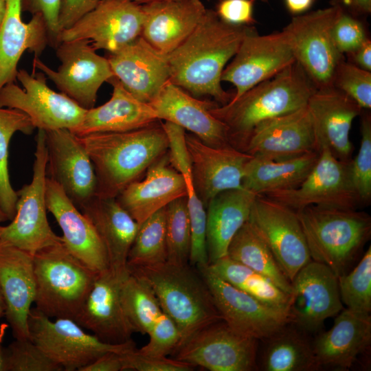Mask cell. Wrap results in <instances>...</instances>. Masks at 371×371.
I'll return each instance as SVG.
<instances>
[{"label": "cell", "instance_id": "obj_17", "mask_svg": "<svg viewBox=\"0 0 371 371\" xmlns=\"http://www.w3.org/2000/svg\"><path fill=\"white\" fill-rule=\"evenodd\" d=\"M224 320L235 330L257 340H263L291 323L289 315L271 307L236 288L208 265L196 267Z\"/></svg>", "mask_w": 371, "mask_h": 371}, {"label": "cell", "instance_id": "obj_23", "mask_svg": "<svg viewBox=\"0 0 371 371\" xmlns=\"http://www.w3.org/2000/svg\"><path fill=\"white\" fill-rule=\"evenodd\" d=\"M113 76L138 100L150 104L170 80L167 55L152 47L142 36L109 53Z\"/></svg>", "mask_w": 371, "mask_h": 371}, {"label": "cell", "instance_id": "obj_50", "mask_svg": "<svg viewBox=\"0 0 371 371\" xmlns=\"http://www.w3.org/2000/svg\"><path fill=\"white\" fill-rule=\"evenodd\" d=\"M63 0H21L22 11L32 15L41 14L46 23L49 45L56 47L58 45L60 30L58 16Z\"/></svg>", "mask_w": 371, "mask_h": 371}, {"label": "cell", "instance_id": "obj_9", "mask_svg": "<svg viewBox=\"0 0 371 371\" xmlns=\"http://www.w3.org/2000/svg\"><path fill=\"white\" fill-rule=\"evenodd\" d=\"M28 330L30 340L65 371H80L106 352L124 353L136 348L133 339L120 344L105 343L74 320H53L36 308L30 311Z\"/></svg>", "mask_w": 371, "mask_h": 371}, {"label": "cell", "instance_id": "obj_11", "mask_svg": "<svg viewBox=\"0 0 371 371\" xmlns=\"http://www.w3.org/2000/svg\"><path fill=\"white\" fill-rule=\"evenodd\" d=\"M55 49L60 62L57 70L38 56L33 59V69L43 72L61 93L82 108L94 107L100 87L114 77L108 58L98 55L86 40L63 41Z\"/></svg>", "mask_w": 371, "mask_h": 371}, {"label": "cell", "instance_id": "obj_6", "mask_svg": "<svg viewBox=\"0 0 371 371\" xmlns=\"http://www.w3.org/2000/svg\"><path fill=\"white\" fill-rule=\"evenodd\" d=\"M35 308L49 318L74 320L97 278L60 243L33 254Z\"/></svg>", "mask_w": 371, "mask_h": 371}, {"label": "cell", "instance_id": "obj_1", "mask_svg": "<svg viewBox=\"0 0 371 371\" xmlns=\"http://www.w3.org/2000/svg\"><path fill=\"white\" fill-rule=\"evenodd\" d=\"M256 30L222 21L214 10L205 13L190 35L167 55L170 81L194 96L210 95L220 105L234 94L221 86L222 73L243 38Z\"/></svg>", "mask_w": 371, "mask_h": 371}, {"label": "cell", "instance_id": "obj_33", "mask_svg": "<svg viewBox=\"0 0 371 371\" xmlns=\"http://www.w3.org/2000/svg\"><path fill=\"white\" fill-rule=\"evenodd\" d=\"M258 194L244 188L225 190L206 207V246L208 265L225 257L229 245L248 221Z\"/></svg>", "mask_w": 371, "mask_h": 371}, {"label": "cell", "instance_id": "obj_36", "mask_svg": "<svg viewBox=\"0 0 371 371\" xmlns=\"http://www.w3.org/2000/svg\"><path fill=\"white\" fill-rule=\"evenodd\" d=\"M307 333L289 323L265 341L260 367L265 371H313L319 369Z\"/></svg>", "mask_w": 371, "mask_h": 371}, {"label": "cell", "instance_id": "obj_37", "mask_svg": "<svg viewBox=\"0 0 371 371\" xmlns=\"http://www.w3.org/2000/svg\"><path fill=\"white\" fill-rule=\"evenodd\" d=\"M227 256L265 276L290 295L291 282L278 266L271 251L247 221L231 240Z\"/></svg>", "mask_w": 371, "mask_h": 371}, {"label": "cell", "instance_id": "obj_3", "mask_svg": "<svg viewBox=\"0 0 371 371\" xmlns=\"http://www.w3.org/2000/svg\"><path fill=\"white\" fill-rule=\"evenodd\" d=\"M316 90L295 61L238 98L224 105L217 103L210 112L227 127L230 145L243 151L258 124L304 106Z\"/></svg>", "mask_w": 371, "mask_h": 371}, {"label": "cell", "instance_id": "obj_25", "mask_svg": "<svg viewBox=\"0 0 371 371\" xmlns=\"http://www.w3.org/2000/svg\"><path fill=\"white\" fill-rule=\"evenodd\" d=\"M216 104L191 96L168 80L149 104L159 120L170 122L192 132L208 146H229L227 127L210 112Z\"/></svg>", "mask_w": 371, "mask_h": 371}, {"label": "cell", "instance_id": "obj_52", "mask_svg": "<svg viewBox=\"0 0 371 371\" xmlns=\"http://www.w3.org/2000/svg\"><path fill=\"white\" fill-rule=\"evenodd\" d=\"M101 0H63L58 16L60 32L70 27L94 9Z\"/></svg>", "mask_w": 371, "mask_h": 371}, {"label": "cell", "instance_id": "obj_29", "mask_svg": "<svg viewBox=\"0 0 371 371\" xmlns=\"http://www.w3.org/2000/svg\"><path fill=\"white\" fill-rule=\"evenodd\" d=\"M186 195L184 179L172 166L166 153L147 168L144 179L130 183L116 199L140 225L174 200Z\"/></svg>", "mask_w": 371, "mask_h": 371}, {"label": "cell", "instance_id": "obj_43", "mask_svg": "<svg viewBox=\"0 0 371 371\" xmlns=\"http://www.w3.org/2000/svg\"><path fill=\"white\" fill-rule=\"evenodd\" d=\"M341 302L360 313H371V247L349 273L338 276Z\"/></svg>", "mask_w": 371, "mask_h": 371}, {"label": "cell", "instance_id": "obj_55", "mask_svg": "<svg viewBox=\"0 0 371 371\" xmlns=\"http://www.w3.org/2000/svg\"><path fill=\"white\" fill-rule=\"evenodd\" d=\"M354 65L371 71V41L368 38L357 49L348 54Z\"/></svg>", "mask_w": 371, "mask_h": 371}, {"label": "cell", "instance_id": "obj_5", "mask_svg": "<svg viewBox=\"0 0 371 371\" xmlns=\"http://www.w3.org/2000/svg\"><path fill=\"white\" fill-rule=\"evenodd\" d=\"M312 260L337 276L346 270L370 238L371 218L356 209L311 205L295 211Z\"/></svg>", "mask_w": 371, "mask_h": 371}, {"label": "cell", "instance_id": "obj_42", "mask_svg": "<svg viewBox=\"0 0 371 371\" xmlns=\"http://www.w3.org/2000/svg\"><path fill=\"white\" fill-rule=\"evenodd\" d=\"M167 260L172 264H189L191 228L186 196L174 200L166 207Z\"/></svg>", "mask_w": 371, "mask_h": 371}, {"label": "cell", "instance_id": "obj_21", "mask_svg": "<svg viewBox=\"0 0 371 371\" xmlns=\"http://www.w3.org/2000/svg\"><path fill=\"white\" fill-rule=\"evenodd\" d=\"M318 151L313 121L306 105L265 120L251 133L243 152L269 160H284Z\"/></svg>", "mask_w": 371, "mask_h": 371}, {"label": "cell", "instance_id": "obj_63", "mask_svg": "<svg viewBox=\"0 0 371 371\" xmlns=\"http://www.w3.org/2000/svg\"><path fill=\"white\" fill-rule=\"evenodd\" d=\"M0 299H2V300H3L2 295H1V289H0Z\"/></svg>", "mask_w": 371, "mask_h": 371}, {"label": "cell", "instance_id": "obj_4", "mask_svg": "<svg viewBox=\"0 0 371 371\" xmlns=\"http://www.w3.org/2000/svg\"><path fill=\"white\" fill-rule=\"evenodd\" d=\"M192 267L167 261L127 266L132 274L148 284L162 311L177 324L181 335L178 348L201 328L223 319L204 279Z\"/></svg>", "mask_w": 371, "mask_h": 371}, {"label": "cell", "instance_id": "obj_62", "mask_svg": "<svg viewBox=\"0 0 371 371\" xmlns=\"http://www.w3.org/2000/svg\"><path fill=\"white\" fill-rule=\"evenodd\" d=\"M207 1H210V0H207ZM264 3H267L269 1V0H260Z\"/></svg>", "mask_w": 371, "mask_h": 371}, {"label": "cell", "instance_id": "obj_27", "mask_svg": "<svg viewBox=\"0 0 371 371\" xmlns=\"http://www.w3.org/2000/svg\"><path fill=\"white\" fill-rule=\"evenodd\" d=\"M307 106L312 115L317 150L327 146L332 153L348 161L352 150L350 131L362 109L348 95L333 87L317 89Z\"/></svg>", "mask_w": 371, "mask_h": 371}, {"label": "cell", "instance_id": "obj_49", "mask_svg": "<svg viewBox=\"0 0 371 371\" xmlns=\"http://www.w3.org/2000/svg\"><path fill=\"white\" fill-rule=\"evenodd\" d=\"M124 370L137 371H190L193 365L175 358L144 355L137 348L122 354Z\"/></svg>", "mask_w": 371, "mask_h": 371}, {"label": "cell", "instance_id": "obj_48", "mask_svg": "<svg viewBox=\"0 0 371 371\" xmlns=\"http://www.w3.org/2000/svg\"><path fill=\"white\" fill-rule=\"evenodd\" d=\"M361 19L342 11L336 20L332 35L337 49L342 54L352 53L368 38Z\"/></svg>", "mask_w": 371, "mask_h": 371}, {"label": "cell", "instance_id": "obj_41", "mask_svg": "<svg viewBox=\"0 0 371 371\" xmlns=\"http://www.w3.org/2000/svg\"><path fill=\"white\" fill-rule=\"evenodd\" d=\"M166 207L139 225L128 252L127 266L149 265L166 261Z\"/></svg>", "mask_w": 371, "mask_h": 371}, {"label": "cell", "instance_id": "obj_46", "mask_svg": "<svg viewBox=\"0 0 371 371\" xmlns=\"http://www.w3.org/2000/svg\"><path fill=\"white\" fill-rule=\"evenodd\" d=\"M333 87L348 95L362 109H370L371 71L344 60L336 69Z\"/></svg>", "mask_w": 371, "mask_h": 371}, {"label": "cell", "instance_id": "obj_10", "mask_svg": "<svg viewBox=\"0 0 371 371\" xmlns=\"http://www.w3.org/2000/svg\"><path fill=\"white\" fill-rule=\"evenodd\" d=\"M45 75L19 69L14 82L0 90V107L18 109L30 118L35 128L45 131L66 128L72 131L82 122L87 109L72 99L52 90Z\"/></svg>", "mask_w": 371, "mask_h": 371}, {"label": "cell", "instance_id": "obj_59", "mask_svg": "<svg viewBox=\"0 0 371 371\" xmlns=\"http://www.w3.org/2000/svg\"><path fill=\"white\" fill-rule=\"evenodd\" d=\"M131 1L137 4L143 5V4L151 2V1H161V0H131Z\"/></svg>", "mask_w": 371, "mask_h": 371}, {"label": "cell", "instance_id": "obj_58", "mask_svg": "<svg viewBox=\"0 0 371 371\" xmlns=\"http://www.w3.org/2000/svg\"><path fill=\"white\" fill-rule=\"evenodd\" d=\"M0 371H5L4 348L0 345Z\"/></svg>", "mask_w": 371, "mask_h": 371}, {"label": "cell", "instance_id": "obj_39", "mask_svg": "<svg viewBox=\"0 0 371 371\" xmlns=\"http://www.w3.org/2000/svg\"><path fill=\"white\" fill-rule=\"evenodd\" d=\"M34 128L30 118L22 111L0 107V209L10 221L15 216L17 201L8 170L10 142L16 132L30 135Z\"/></svg>", "mask_w": 371, "mask_h": 371}, {"label": "cell", "instance_id": "obj_54", "mask_svg": "<svg viewBox=\"0 0 371 371\" xmlns=\"http://www.w3.org/2000/svg\"><path fill=\"white\" fill-rule=\"evenodd\" d=\"M330 3L359 18L368 16L371 13V0H330Z\"/></svg>", "mask_w": 371, "mask_h": 371}, {"label": "cell", "instance_id": "obj_53", "mask_svg": "<svg viewBox=\"0 0 371 371\" xmlns=\"http://www.w3.org/2000/svg\"><path fill=\"white\" fill-rule=\"evenodd\" d=\"M122 353L110 352L99 357L80 371H121L124 370Z\"/></svg>", "mask_w": 371, "mask_h": 371}, {"label": "cell", "instance_id": "obj_40", "mask_svg": "<svg viewBox=\"0 0 371 371\" xmlns=\"http://www.w3.org/2000/svg\"><path fill=\"white\" fill-rule=\"evenodd\" d=\"M121 298L126 315L135 333L148 334L162 312L151 288L128 271L122 284Z\"/></svg>", "mask_w": 371, "mask_h": 371}, {"label": "cell", "instance_id": "obj_24", "mask_svg": "<svg viewBox=\"0 0 371 371\" xmlns=\"http://www.w3.org/2000/svg\"><path fill=\"white\" fill-rule=\"evenodd\" d=\"M45 201L47 210L62 230L61 237L67 249L95 273L108 269L107 253L94 226L59 185L47 177Z\"/></svg>", "mask_w": 371, "mask_h": 371}, {"label": "cell", "instance_id": "obj_34", "mask_svg": "<svg viewBox=\"0 0 371 371\" xmlns=\"http://www.w3.org/2000/svg\"><path fill=\"white\" fill-rule=\"evenodd\" d=\"M97 231L107 253L109 267H127L128 252L139 225L116 198L94 196L80 208Z\"/></svg>", "mask_w": 371, "mask_h": 371}, {"label": "cell", "instance_id": "obj_15", "mask_svg": "<svg viewBox=\"0 0 371 371\" xmlns=\"http://www.w3.org/2000/svg\"><path fill=\"white\" fill-rule=\"evenodd\" d=\"M142 5L131 0H104L70 27L60 32L58 43L88 41L95 50L114 52L141 36Z\"/></svg>", "mask_w": 371, "mask_h": 371}, {"label": "cell", "instance_id": "obj_8", "mask_svg": "<svg viewBox=\"0 0 371 371\" xmlns=\"http://www.w3.org/2000/svg\"><path fill=\"white\" fill-rule=\"evenodd\" d=\"M32 181L16 191V214L11 223L0 225V243L34 254L63 242L52 229L47 217L45 184L47 153L45 132L38 129Z\"/></svg>", "mask_w": 371, "mask_h": 371}, {"label": "cell", "instance_id": "obj_19", "mask_svg": "<svg viewBox=\"0 0 371 371\" xmlns=\"http://www.w3.org/2000/svg\"><path fill=\"white\" fill-rule=\"evenodd\" d=\"M128 268L99 273L74 321L102 341L120 344L131 340L135 330L124 310L121 289Z\"/></svg>", "mask_w": 371, "mask_h": 371}, {"label": "cell", "instance_id": "obj_18", "mask_svg": "<svg viewBox=\"0 0 371 371\" xmlns=\"http://www.w3.org/2000/svg\"><path fill=\"white\" fill-rule=\"evenodd\" d=\"M295 62L282 32L259 35L256 30L243 38L231 62L225 67L221 81L232 84V100Z\"/></svg>", "mask_w": 371, "mask_h": 371}, {"label": "cell", "instance_id": "obj_28", "mask_svg": "<svg viewBox=\"0 0 371 371\" xmlns=\"http://www.w3.org/2000/svg\"><path fill=\"white\" fill-rule=\"evenodd\" d=\"M141 5L144 12L141 36L165 55L190 35L207 9L201 0H161Z\"/></svg>", "mask_w": 371, "mask_h": 371}, {"label": "cell", "instance_id": "obj_16", "mask_svg": "<svg viewBox=\"0 0 371 371\" xmlns=\"http://www.w3.org/2000/svg\"><path fill=\"white\" fill-rule=\"evenodd\" d=\"M291 284L290 321L306 333L317 332L326 319L343 309L338 276L323 263L311 260L297 273Z\"/></svg>", "mask_w": 371, "mask_h": 371}, {"label": "cell", "instance_id": "obj_13", "mask_svg": "<svg viewBox=\"0 0 371 371\" xmlns=\"http://www.w3.org/2000/svg\"><path fill=\"white\" fill-rule=\"evenodd\" d=\"M350 160H339L327 146H323L317 163L300 185L262 195L294 211L311 205L356 209L361 202L352 182Z\"/></svg>", "mask_w": 371, "mask_h": 371}, {"label": "cell", "instance_id": "obj_45", "mask_svg": "<svg viewBox=\"0 0 371 371\" xmlns=\"http://www.w3.org/2000/svg\"><path fill=\"white\" fill-rule=\"evenodd\" d=\"M361 144L359 153L350 161V172L354 188L361 203L371 198V116L362 115Z\"/></svg>", "mask_w": 371, "mask_h": 371}, {"label": "cell", "instance_id": "obj_61", "mask_svg": "<svg viewBox=\"0 0 371 371\" xmlns=\"http://www.w3.org/2000/svg\"><path fill=\"white\" fill-rule=\"evenodd\" d=\"M8 218L7 216L3 213V212L0 209V223L8 221Z\"/></svg>", "mask_w": 371, "mask_h": 371}, {"label": "cell", "instance_id": "obj_20", "mask_svg": "<svg viewBox=\"0 0 371 371\" xmlns=\"http://www.w3.org/2000/svg\"><path fill=\"white\" fill-rule=\"evenodd\" d=\"M45 132L47 174L80 210L96 196L97 179L80 139L69 129Z\"/></svg>", "mask_w": 371, "mask_h": 371}, {"label": "cell", "instance_id": "obj_31", "mask_svg": "<svg viewBox=\"0 0 371 371\" xmlns=\"http://www.w3.org/2000/svg\"><path fill=\"white\" fill-rule=\"evenodd\" d=\"M5 3L0 28V90L15 82L17 65L25 51L39 57L49 44L46 23L41 14L32 15L25 23L21 17V0H5Z\"/></svg>", "mask_w": 371, "mask_h": 371}, {"label": "cell", "instance_id": "obj_7", "mask_svg": "<svg viewBox=\"0 0 371 371\" xmlns=\"http://www.w3.org/2000/svg\"><path fill=\"white\" fill-rule=\"evenodd\" d=\"M342 10L330 5L293 16L282 33L317 89L333 87L338 65L345 60L333 38V27Z\"/></svg>", "mask_w": 371, "mask_h": 371}, {"label": "cell", "instance_id": "obj_26", "mask_svg": "<svg viewBox=\"0 0 371 371\" xmlns=\"http://www.w3.org/2000/svg\"><path fill=\"white\" fill-rule=\"evenodd\" d=\"M0 289L15 339H30L28 316L35 297L33 254L0 243Z\"/></svg>", "mask_w": 371, "mask_h": 371}, {"label": "cell", "instance_id": "obj_12", "mask_svg": "<svg viewBox=\"0 0 371 371\" xmlns=\"http://www.w3.org/2000/svg\"><path fill=\"white\" fill-rule=\"evenodd\" d=\"M257 341L221 319L195 332L172 353L173 358L211 371L255 370Z\"/></svg>", "mask_w": 371, "mask_h": 371}, {"label": "cell", "instance_id": "obj_44", "mask_svg": "<svg viewBox=\"0 0 371 371\" xmlns=\"http://www.w3.org/2000/svg\"><path fill=\"white\" fill-rule=\"evenodd\" d=\"M5 371H61L30 339H15L4 348Z\"/></svg>", "mask_w": 371, "mask_h": 371}, {"label": "cell", "instance_id": "obj_30", "mask_svg": "<svg viewBox=\"0 0 371 371\" xmlns=\"http://www.w3.org/2000/svg\"><path fill=\"white\" fill-rule=\"evenodd\" d=\"M371 315L342 309L330 329L312 341L318 368L348 370L370 348Z\"/></svg>", "mask_w": 371, "mask_h": 371}, {"label": "cell", "instance_id": "obj_2", "mask_svg": "<svg viewBox=\"0 0 371 371\" xmlns=\"http://www.w3.org/2000/svg\"><path fill=\"white\" fill-rule=\"evenodd\" d=\"M79 137L93 165L96 196L116 198L168 150L162 125Z\"/></svg>", "mask_w": 371, "mask_h": 371}, {"label": "cell", "instance_id": "obj_22", "mask_svg": "<svg viewBox=\"0 0 371 371\" xmlns=\"http://www.w3.org/2000/svg\"><path fill=\"white\" fill-rule=\"evenodd\" d=\"M195 191L206 207L221 192L242 188L245 168L252 156L229 145L213 147L186 133Z\"/></svg>", "mask_w": 371, "mask_h": 371}, {"label": "cell", "instance_id": "obj_64", "mask_svg": "<svg viewBox=\"0 0 371 371\" xmlns=\"http://www.w3.org/2000/svg\"><path fill=\"white\" fill-rule=\"evenodd\" d=\"M101 1H104V0H101Z\"/></svg>", "mask_w": 371, "mask_h": 371}, {"label": "cell", "instance_id": "obj_56", "mask_svg": "<svg viewBox=\"0 0 371 371\" xmlns=\"http://www.w3.org/2000/svg\"><path fill=\"white\" fill-rule=\"evenodd\" d=\"M287 10L293 15L306 12L313 5L315 0H284Z\"/></svg>", "mask_w": 371, "mask_h": 371}, {"label": "cell", "instance_id": "obj_47", "mask_svg": "<svg viewBox=\"0 0 371 371\" xmlns=\"http://www.w3.org/2000/svg\"><path fill=\"white\" fill-rule=\"evenodd\" d=\"M148 343L137 350L144 355L166 357L178 348L181 335L175 322L163 311L157 317L150 332Z\"/></svg>", "mask_w": 371, "mask_h": 371}, {"label": "cell", "instance_id": "obj_14", "mask_svg": "<svg viewBox=\"0 0 371 371\" xmlns=\"http://www.w3.org/2000/svg\"><path fill=\"white\" fill-rule=\"evenodd\" d=\"M248 221L265 241L290 282L312 260L295 211L265 195L258 194Z\"/></svg>", "mask_w": 371, "mask_h": 371}, {"label": "cell", "instance_id": "obj_32", "mask_svg": "<svg viewBox=\"0 0 371 371\" xmlns=\"http://www.w3.org/2000/svg\"><path fill=\"white\" fill-rule=\"evenodd\" d=\"M111 98L104 104L87 109L80 124L71 132L78 137L94 133H120L139 129L159 120L149 104L133 97L115 77Z\"/></svg>", "mask_w": 371, "mask_h": 371}, {"label": "cell", "instance_id": "obj_51", "mask_svg": "<svg viewBox=\"0 0 371 371\" xmlns=\"http://www.w3.org/2000/svg\"><path fill=\"white\" fill-rule=\"evenodd\" d=\"M256 0H219L215 12L223 21L237 25H254Z\"/></svg>", "mask_w": 371, "mask_h": 371}, {"label": "cell", "instance_id": "obj_38", "mask_svg": "<svg viewBox=\"0 0 371 371\" xmlns=\"http://www.w3.org/2000/svg\"><path fill=\"white\" fill-rule=\"evenodd\" d=\"M208 267L236 288L261 302L288 314L290 295L284 292L265 276L227 256L209 265Z\"/></svg>", "mask_w": 371, "mask_h": 371}, {"label": "cell", "instance_id": "obj_57", "mask_svg": "<svg viewBox=\"0 0 371 371\" xmlns=\"http://www.w3.org/2000/svg\"><path fill=\"white\" fill-rule=\"evenodd\" d=\"M6 10L5 0H0V28L2 25Z\"/></svg>", "mask_w": 371, "mask_h": 371}, {"label": "cell", "instance_id": "obj_35", "mask_svg": "<svg viewBox=\"0 0 371 371\" xmlns=\"http://www.w3.org/2000/svg\"><path fill=\"white\" fill-rule=\"evenodd\" d=\"M319 156L313 151L274 161L251 157L245 166L242 188L256 194L297 188L308 175Z\"/></svg>", "mask_w": 371, "mask_h": 371}, {"label": "cell", "instance_id": "obj_60", "mask_svg": "<svg viewBox=\"0 0 371 371\" xmlns=\"http://www.w3.org/2000/svg\"><path fill=\"white\" fill-rule=\"evenodd\" d=\"M5 314V304L3 300L0 299V317Z\"/></svg>", "mask_w": 371, "mask_h": 371}]
</instances>
